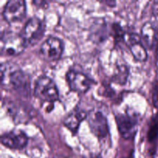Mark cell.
I'll list each match as a JSON object with an SVG mask.
<instances>
[{
  "mask_svg": "<svg viewBox=\"0 0 158 158\" xmlns=\"http://www.w3.org/2000/svg\"><path fill=\"white\" fill-rule=\"evenodd\" d=\"M2 85H9L17 94L29 97L31 94V79L29 74L13 65L2 63L1 65Z\"/></svg>",
  "mask_w": 158,
  "mask_h": 158,
  "instance_id": "1",
  "label": "cell"
},
{
  "mask_svg": "<svg viewBox=\"0 0 158 158\" xmlns=\"http://www.w3.org/2000/svg\"><path fill=\"white\" fill-rule=\"evenodd\" d=\"M34 96L43 103L53 104L59 100V89L52 79L41 76L35 80L33 89Z\"/></svg>",
  "mask_w": 158,
  "mask_h": 158,
  "instance_id": "2",
  "label": "cell"
},
{
  "mask_svg": "<svg viewBox=\"0 0 158 158\" xmlns=\"http://www.w3.org/2000/svg\"><path fill=\"white\" fill-rule=\"evenodd\" d=\"M46 26L41 19L36 16L29 18L20 31L19 35L26 47L37 44L44 36Z\"/></svg>",
  "mask_w": 158,
  "mask_h": 158,
  "instance_id": "3",
  "label": "cell"
},
{
  "mask_svg": "<svg viewBox=\"0 0 158 158\" xmlns=\"http://www.w3.org/2000/svg\"><path fill=\"white\" fill-rule=\"evenodd\" d=\"M116 122L120 136L125 140H132L136 136L139 124V117L135 111L128 109L116 115Z\"/></svg>",
  "mask_w": 158,
  "mask_h": 158,
  "instance_id": "4",
  "label": "cell"
},
{
  "mask_svg": "<svg viewBox=\"0 0 158 158\" xmlns=\"http://www.w3.org/2000/svg\"><path fill=\"white\" fill-rule=\"evenodd\" d=\"M86 120L90 131L100 141L106 140L110 136V128L107 118L104 113L98 109L88 111Z\"/></svg>",
  "mask_w": 158,
  "mask_h": 158,
  "instance_id": "5",
  "label": "cell"
},
{
  "mask_svg": "<svg viewBox=\"0 0 158 158\" xmlns=\"http://www.w3.org/2000/svg\"><path fill=\"white\" fill-rule=\"evenodd\" d=\"M26 46L19 33L6 32L1 36V54L7 56H16L24 51Z\"/></svg>",
  "mask_w": 158,
  "mask_h": 158,
  "instance_id": "6",
  "label": "cell"
},
{
  "mask_svg": "<svg viewBox=\"0 0 158 158\" xmlns=\"http://www.w3.org/2000/svg\"><path fill=\"white\" fill-rule=\"evenodd\" d=\"M66 80L69 89L78 94H85L95 84V81L89 76L76 69H69L66 73Z\"/></svg>",
  "mask_w": 158,
  "mask_h": 158,
  "instance_id": "7",
  "label": "cell"
},
{
  "mask_svg": "<svg viewBox=\"0 0 158 158\" xmlns=\"http://www.w3.org/2000/svg\"><path fill=\"white\" fill-rule=\"evenodd\" d=\"M64 50L63 42L56 36H48L40 48V55L46 61L55 62L60 60Z\"/></svg>",
  "mask_w": 158,
  "mask_h": 158,
  "instance_id": "8",
  "label": "cell"
},
{
  "mask_svg": "<svg viewBox=\"0 0 158 158\" xmlns=\"http://www.w3.org/2000/svg\"><path fill=\"white\" fill-rule=\"evenodd\" d=\"M26 15V3L23 0H9L3 8V19L9 24L20 23Z\"/></svg>",
  "mask_w": 158,
  "mask_h": 158,
  "instance_id": "9",
  "label": "cell"
},
{
  "mask_svg": "<svg viewBox=\"0 0 158 158\" xmlns=\"http://www.w3.org/2000/svg\"><path fill=\"white\" fill-rule=\"evenodd\" d=\"M112 26H109L104 19L99 18L94 20L89 29V36L91 41L96 44L104 43L111 35Z\"/></svg>",
  "mask_w": 158,
  "mask_h": 158,
  "instance_id": "10",
  "label": "cell"
},
{
  "mask_svg": "<svg viewBox=\"0 0 158 158\" xmlns=\"http://www.w3.org/2000/svg\"><path fill=\"white\" fill-rule=\"evenodd\" d=\"M29 138L24 131L12 130L2 134L1 143L6 148L12 150H23L27 146Z\"/></svg>",
  "mask_w": 158,
  "mask_h": 158,
  "instance_id": "11",
  "label": "cell"
},
{
  "mask_svg": "<svg viewBox=\"0 0 158 158\" xmlns=\"http://www.w3.org/2000/svg\"><path fill=\"white\" fill-rule=\"evenodd\" d=\"M125 42L129 46L131 52L137 61H146L148 59V52L147 49L142 43L140 35L134 32L127 33Z\"/></svg>",
  "mask_w": 158,
  "mask_h": 158,
  "instance_id": "12",
  "label": "cell"
},
{
  "mask_svg": "<svg viewBox=\"0 0 158 158\" xmlns=\"http://www.w3.org/2000/svg\"><path fill=\"white\" fill-rule=\"evenodd\" d=\"M88 112L77 106L69 113L63 119V124L72 133L76 134L78 131L80 123L87 118Z\"/></svg>",
  "mask_w": 158,
  "mask_h": 158,
  "instance_id": "13",
  "label": "cell"
},
{
  "mask_svg": "<svg viewBox=\"0 0 158 158\" xmlns=\"http://www.w3.org/2000/svg\"><path fill=\"white\" fill-rule=\"evenodd\" d=\"M141 42L146 49H152L156 43L157 30L154 23L151 22H146L143 23L140 32Z\"/></svg>",
  "mask_w": 158,
  "mask_h": 158,
  "instance_id": "14",
  "label": "cell"
},
{
  "mask_svg": "<svg viewBox=\"0 0 158 158\" xmlns=\"http://www.w3.org/2000/svg\"><path fill=\"white\" fill-rule=\"evenodd\" d=\"M129 76V69L125 65H119L115 69L112 77V82L120 85H124Z\"/></svg>",
  "mask_w": 158,
  "mask_h": 158,
  "instance_id": "15",
  "label": "cell"
},
{
  "mask_svg": "<svg viewBox=\"0 0 158 158\" xmlns=\"http://www.w3.org/2000/svg\"><path fill=\"white\" fill-rule=\"evenodd\" d=\"M158 138V115L153 117L150 123L148 132V139L150 143H154Z\"/></svg>",
  "mask_w": 158,
  "mask_h": 158,
  "instance_id": "16",
  "label": "cell"
},
{
  "mask_svg": "<svg viewBox=\"0 0 158 158\" xmlns=\"http://www.w3.org/2000/svg\"><path fill=\"white\" fill-rule=\"evenodd\" d=\"M153 102L156 107H158V82L156 83L153 92Z\"/></svg>",
  "mask_w": 158,
  "mask_h": 158,
  "instance_id": "17",
  "label": "cell"
},
{
  "mask_svg": "<svg viewBox=\"0 0 158 158\" xmlns=\"http://www.w3.org/2000/svg\"><path fill=\"white\" fill-rule=\"evenodd\" d=\"M153 12L156 16L158 17V2H155L153 6Z\"/></svg>",
  "mask_w": 158,
  "mask_h": 158,
  "instance_id": "18",
  "label": "cell"
},
{
  "mask_svg": "<svg viewBox=\"0 0 158 158\" xmlns=\"http://www.w3.org/2000/svg\"><path fill=\"white\" fill-rule=\"evenodd\" d=\"M134 151H132L131 154H128V156H127V157H122V158H134Z\"/></svg>",
  "mask_w": 158,
  "mask_h": 158,
  "instance_id": "19",
  "label": "cell"
}]
</instances>
